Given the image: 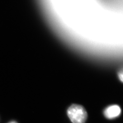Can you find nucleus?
<instances>
[{"label": "nucleus", "mask_w": 123, "mask_h": 123, "mask_svg": "<svg viewBox=\"0 0 123 123\" xmlns=\"http://www.w3.org/2000/svg\"><path fill=\"white\" fill-rule=\"evenodd\" d=\"M119 79H120V80L122 82H123V73L122 72H121V73H119Z\"/></svg>", "instance_id": "7ed1b4c3"}, {"label": "nucleus", "mask_w": 123, "mask_h": 123, "mask_svg": "<svg viewBox=\"0 0 123 123\" xmlns=\"http://www.w3.org/2000/svg\"><path fill=\"white\" fill-rule=\"evenodd\" d=\"M121 113V109L117 105H111L107 107L104 111V114L108 119H114L118 116Z\"/></svg>", "instance_id": "f03ea898"}, {"label": "nucleus", "mask_w": 123, "mask_h": 123, "mask_svg": "<svg viewBox=\"0 0 123 123\" xmlns=\"http://www.w3.org/2000/svg\"><path fill=\"white\" fill-rule=\"evenodd\" d=\"M68 115L73 123H84L87 118V113L82 106L73 105L68 108Z\"/></svg>", "instance_id": "f257e3e1"}, {"label": "nucleus", "mask_w": 123, "mask_h": 123, "mask_svg": "<svg viewBox=\"0 0 123 123\" xmlns=\"http://www.w3.org/2000/svg\"><path fill=\"white\" fill-rule=\"evenodd\" d=\"M9 123H17V122H16L15 121H12L11 122H9Z\"/></svg>", "instance_id": "20e7f679"}]
</instances>
